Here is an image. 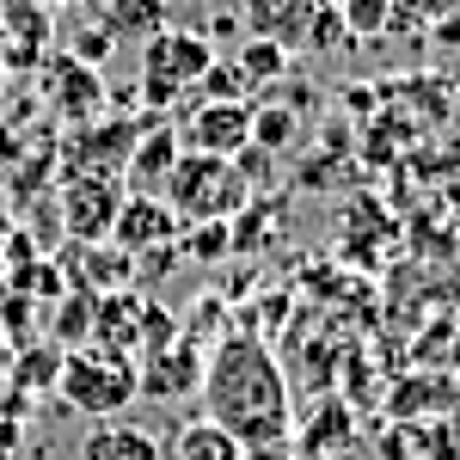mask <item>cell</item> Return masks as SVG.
Returning <instances> with one entry per match:
<instances>
[{
  "label": "cell",
  "mask_w": 460,
  "mask_h": 460,
  "mask_svg": "<svg viewBox=\"0 0 460 460\" xmlns=\"http://www.w3.org/2000/svg\"><path fill=\"white\" fill-rule=\"evenodd\" d=\"M203 418H215L240 448H270L295 436L288 381L258 332H227L215 356H203Z\"/></svg>",
  "instance_id": "cell-1"
},
{
  "label": "cell",
  "mask_w": 460,
  "mask_h": 460,
  "mask_svg": "<svg viewBox=\"0 0 460 460\" xmlns=\"http://www.w3.org/2000/svg\"><path fill=\"white\" fill-rule=\"evenodd\" d=\"M160 197L172 203L178 221H234L252 203L246 178L234 172V160H215V154H178V166L166 172Z\"/></svg>",
  "instance_id": "cell-2"
},
{
  "label": "cell",
  "mask_w": 460,
  "mask_h": 460,
  "mask_svg": "<svg viewBox=\"0 0 460 460\" xmlns=\"http://www.w3.org/2000/svg\"><path fill=\"white\" fill-rule=\"evenodd\" d=\"M56 393H62V405L68 411H80V418H123L136 399H142V387H136V362H123V356H105V350H68L62 356V381H56Z\"/></svg>",
  "instance_id": "cell-3"
},
{
  "label": "cell",
  "mask_w": 460,
  "mask_h": 460,
  "mask_svg": "<svg viewBox=\"0 0 460 460\" xmlns=\"http://www.w3.org/2000/svg\"><path fill=\"white\" fill-rule=\"evenodd\" d=\"M123 184H117V172H74L68 190H62V234H68L74 246H99V240H111V221H117V209H123Z\"/></svg>",
  "instance_id": "cell-4"
},
{
  "label": "cell",
  "mask_w": 460,
  "mask_h": 460,
  "mask_svg": "<svg viewBox=\"0 0 460 460\" xmlns=\"http://www.w3.org/2000/svg\"><path fill=\"white\" fill-rule=\"evenodd\" d=\"M172 129H178V147H184V154L234 160L240 147H252V105L246 99H197Z\"/></svg>",
  "instance_id": "cell-5"
},
{
  "label": "cell",
  "mask_w": 460,
  "mask_h": 460,
  "mask_svg": "<svg viewBox=\"0 0 460 460\" xmlns=\"http://www.w3.org/2000/svg\"><path fill=\"white\" fill-rule=\"evenodd\" d=\"M209 68H215L209 31L160 25L154 37H142V80H160V86H172V93H197V80Z\"/></svg>",
  "instance_id": "cell-6"
},
{
  "label": "cell",
  "mask_w": 460,
  "mask_h": 460,
  "mask_svg": "<svg viewBox=\"0 0 460 460\" xmlns=\"http://www.w3.org/2000/svg\"><path fill=\"white\" fill-rule=\"evenodd\" d=\"M178 234H184V221L172 215V203L166 197H123V209H117V221H111V246L117 252H154V246H178Z\"/></svg>",
  "instance_id": "cell-7"
},
{
  "label": "cell",
  "mask_w": 460,
  "mask_h": 460,
  "mask_svg": "<svg viewBox=\"0 0 460 460\" xmlns=\"http://www.w3.org/2000/svg\"><path fill=\"white\" fill-rule=\"evenodd\" d=\"M136 387H142L147 399H160V405H178V399H190V393L203 387V350H197L190 338L166 344L160 356L136 362Z\"/></svg>",
  "instance_id": "cell-8"
},
{
  "label": "cell",
  "mask_w": 460,
  "mask_h": 460,
  "mask_svg": "<svg viewBox=\"0 0 460 460\" xmlns=\"http://www.w3.org/2000/svg\"><path fill=\"white\" fill-rule=\"evenodd\" d=\"M142 301H147L142 288L99 295V301H93V350L136 362V356H142Z\"/></svg>",
  "instance_id": "cell-9"
},
{
  "label": "cell",
  "mask_w": 460,
  "mask_h": 460,
  "mask_svg": "<svg viewBox=\"0 0 460 460\" xmlns=\"http://www.w3.org/2000/svg\"><path fill=\"white\" fill-rule=\"evenodd\" d=\"M178 154H184V147H178V129L166 117H147L136 147H129V160H123L129 190H136V197H160V184H166V172L178 166Z\"/></svg>",
  "instance_id": "cell-10"
},
{
  "label": "cell",
  "mask_w": 460,
  "mask_h": 460,
  "mask_svg": "<svg viewBox=\"0 0 460 460\" xmlns=\"http://www.w3.org/2000/svg\"><path fill=\"white\" fill-rule=\"evenodd\" d=\"M74 270H62V283L80 288V295H117V288H136V258L129 252H117L111 240H99V246H74L68 252Z\"/></svg>",
  "instance_id": "cell-11"
},
{
  "label": "cell",
  "mask_w": 460,
  "mask_h": 460,
  "mask_svg": "<svg viewBox=\"0 0 460 460\" xmlns=\"http://www.w3.org/2000/svg\"><path fill=\"white\" fill-rule=\"evenodd\" d=\"M80 460H166V448L154 429L129 424V418H99L80 436Z\"/></svg>",
  "instance_id": "cell-12"
},
{
  "label": "cell",
  "mask_w": 460,
  "mask_h": 460,
  "mask_svg": "<svg viewBox=\"0 0 460 460\" xmlns=\"http://www.w3.org/2000/svg\"><path fill=\"white\" fill-rule=\"evenodd\" d=\"M43 99H49V111H62L68 123H86V117L105 111V80L86 68V62L62 56L56 62V80H43Z\"/></svg>",
  "instance_id": "cell-13"
},
{
  "label": "cell",
  "mask_w": 460,
  "mask_h": 460,
  "mask_svg": "<svg viewBox=\"0 0 460 460\" xmlns=\"http://www.w3.org/2000/svg\"><path fill=\"white\" fill-rule=\"evenodd\" d=\"M350 442H356V418H350L344 399H319L314 418L295 424V455H307V460H332L338 448H350Z\"/></svg>",
  "instance_id": "cell-14"
},
{
  "label": "cell",
  "mask_w": 460,
  "mask_h": 460,
  "mask_svg": "<svg viewBox=\"0 0 460 460\" xmlns=\"http://www.w3.org/2000/svg\"><path fill=\"white\" fill-rule=\"evenodd\" d=\"M319 0H246V25L258 37H277V43H301L307 37V25H314Z\"/></svg>",
  "instance_id": "cell-15"
},
{
  "label": "cell",
  "mask_w": 460,
  "mask_h": 460,
  "mask_svg": "<svg viewBox=\"0 0 460 460\" xmlns=\"http://www.w3.org/2000/svg\"><path fill=\"white\" fill-rule=\"evenodd\" d=\"M172 460H246V448L215 424V418H184L172 436Z\"/></svg>",
  "instance_id": "cell-16"
},
{
  "label": "cell",
  "mask_w": 460,
  "mask_h": 460,
  "mask_svg": "<svg viewBox=\"0 0 460 460\" xmlns=\"http://www.w3.org/2000/svg\"><path fill=\"white\" fill-rule=\"evenodd\" d=\"M62 356L49 338H37V344H25V350H13V393H49L56 381H62Z\"/></svg>",
  "instance_id": "cell-17"
},
{
  "label": "cell",
  "mask_w": 460,
  "mask_h": 460,
  "mask_svg": "<svg viewBox=\"0 0 460 460\" xmlns=\"http://www.w3.org/2000/svg\"><path fill=\"white\" fill-rule=\"evenodd\" d=\"M56 314H49V344L56 350H86L93 344V295H80L68 288L62 301H49Z\"/></svg>",
  "instance_id": "cell-18"
},
{
  "label": "cell",
  "mask_w": 460,
  "mask_h": 460,
  "mask_svg": "<svg viewBox=\"0 0 460 460\" xmlns=\"http://www.w3.org/2000/svg\"><path fill=\"white\" fill-rule=\"evenodd\" d=\"M301 142V111L295 105H252V147H264L270 160Z\"/></svg>",
  "instance_id": "cell-19"
},
{
  "label": "cell",
  "mask_w": 460,
  "mask_h": 460,
  "mask_svg": "<svg viewBox=\"0 0 460 460\" xmlns=\"http://www.w3.org/2000/svg\"><path fill=\"white\" fill-rule=\"evenodd\" d=\"M288 68H295V49H288V43L246 31V43H240V74H246V86H264V80H283Z\"/></svg>",
  "instance_id": "cell-20"
},
{
  "label": "cell",
  "mask_w": 460,
  "mask_h": 460,
  "mask_svg": "<svg viewBox=\"0 0 460 460\" xmlns=\"http://www.w3.org/2000/svg\"><path fill=\"white\" fill-rule=\"evenodd\" d=\"M160 25H166V0H105L111 37H154Z\"/></svg>",
  "instance_id": "cell-21"
},
{
  "label": "cell",
  "mask_w": 460,
  "mask_h": 460,
  "mask_svg": "<svg viewBox=\"0 0 460 460\" xmlns=\"http://www.w3.org/2000/svg\"><path fill=\"white\" fill-rule=\"evenodd\" d=\"M6 288H13V295H25V301H62V295H68L56 258H25V264L6 277Z\"/></svg>",
  "instance_id": "cell-22"
},
{
  "label": "cell",
  "mask_w": 460,
  "mask_h": 460,
  "mask_svg": "<svg viewBox=\"0 0 460 460\" xmlns=\"http://www.w3.org/2000/svg\"><path fill=\"white\" fill-rule=\"evenodd\" d=\"M338 19L350 37H387L393 31V0H338Z\"/></svg>",
  "instance_id": "cell-23"
},
{
  "label": "cell",
  "mask_w": 460,
  "mask_h": 460,
  "mask_svg": "<svg viewBox=\"0 0 460 460\" xmlns=\"http://www.w3.org/2000/svg\"><path fill=\"white\" fill-rule=\"evenodd\" d=\"M178 252H190V258L215 264V258H227V252H234V227H227V221H197V227H184V234H178Z\"/></svg>",
  "instance_id": "cell-24"
},
{
  "label": "cell",
  "mask_w": 460,
  "mask_h": 460,
  "mask_svg": "<svg viewBox=\"0 0 460 460\" xmlns=\"http://www.w3.org/2000/svg\"><path fill=\"white\" fill-rule=\"evenodd\" d=\"M197 99H246V74H240V62H221V56H215V68L197 80Z\"/></svg>",
  "instance_id": "cell-25"
},
{
  "label": "cell",
  "mask_w": 460,
  "mask_h": 460,
  "mask_svg": "<svg viewBox=\"0 0 460 460\" xmlns=\"http://www.w3.org/2000/svg\"><path fill=\"white\" fill-rule=\"evenodd\" d=\"M31 319H37V301H25V295H13L6 288V301H0V325H6V338L25 350V344H37L31 338Z\"/></svg>",
  "instance_id": "cell-26"
},
{
  "label": "cell",
  "mask_w": 460,
  "mask_h": 460,
  "mask_svg": "<svg viewBox=\"0 0 460 460\" xmlns=\"http://www.w3.org/2000/svg\"><path fill=\"white\" fill-rule=\"evenodd\" d=\"M111 43H117V37H111L105 25H86V31H80V37H74V43H68V56H74V62H86V68H93V62H99V68H105Z\"/></svg>",
  "instance_id": "cell-27"
},
{
  "label": "cell",
  "mask_w": 460,
  "mask_h": 460,
  "mask_svg": "<svg viewBox=\"0 0 460 460\" xmlns=\"http://www.w3.org/2000/svg\"><path fill=\"white\" fill-rule=\"evenodd\" d=\"M460 0H393V19H411V25H436V19H448Z\"/></svg>",
  "instance_id": "cell-28"
},
{
  "label": "cell",
  "mask_w": 460,
  "mask_h": 460,
  "mask_svg": "<svg viewBox=\"0 0 460 460\" xmlns=\"http://www.w3.org/2000/svg\"><path fill=\"white\" fill-rule=\"evenodd\" d=\"M338 37H350V31H344V19H338V6L319 0L314 25H307V43H314V49H338Z\"/></svg>",
  "instance_id": "cell-29"
},
{
  "label": "cell",
  "mask_w": 460,
  "mask_h": 460,
  "mask_svg": "<svg viewBox=\"0 0 460 460\" xmlns=\"http://www.w3.org/2000/svg\"><path fill=\"white\" fill-rule=\"evenodd\" d=\"M142 105L172 111V105H178V93H172V86H160V80H142Z\"/></svg>",
  "instance_id": "cell-30"
},
{
  "label": "cell",
  "mask_w": 460,
  "mask_h": 460,
  "mask_svg": "<svg viewBox=\"0 0 460 460\" xmlns=\"http://www.w3.org/2000/svg\"><path fill=\"white\" fill-rule=\"evenodd\" d=\"M436 43H442V49H460V6L448 19H436Z\"/></svg>",
  "instance_id": "cell-31"
},
{
  "label": "cell",
  "mask_w": 460,
  "mask_h": 460,
  "mask_svg": "<svg viewBox=\"0 0 460 460\" xmlns=\"http://www.w3.org/2000/svg\"><path fill=\"white\" fill-rule=\"evenodd\" d=\"M246 460H301V455H295V436H288V442H270V448H246Z\"/></svg>",
  "instance_id": "cell-32"
},
{
  "label": "cell",
  "mask_w": 460,
  "mask_h": 460,
  "mask_svg": "<svg viewBox=\"0 0 460 460\" xmlns=\"http://www.w3.org/2000/svg\"><path fill=\"white\" fill-rule=\"evenodd\" d=\"M0 277H6V264H0Z\"/></svg>",
  "instance_id": "cell-33"
}]
</instances>
